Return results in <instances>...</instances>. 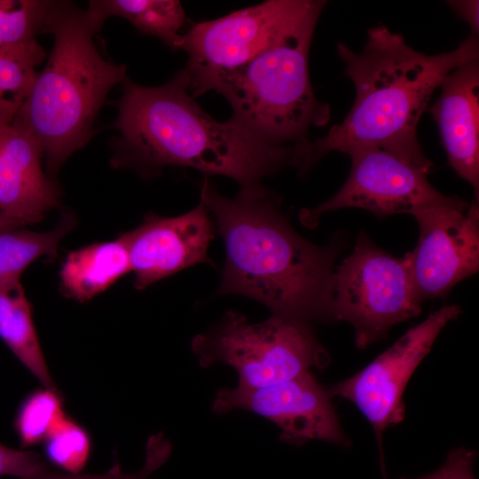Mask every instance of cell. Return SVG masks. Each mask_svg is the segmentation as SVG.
I'll use <instances>...</instances> for the list:
<instances>
[{
    "mask_svg": "<svg viewBox=\"0 0 479 479\" xmlns=\"http://www.w3.org/2000/svg\"><path fill=\"white\" fill-rule=\"evenodd\" d=\"M191 349L204 368L224 364L238 375L239 387L263 388L324 368L329 356L309 324L271 315L249 323L229 310L204 333L195 335Z\"/></svg>",
    "mask_w": 479,
    "mask_h": 479,
    "instance_id": "cell-6",
    "label": "cell"
},
{
    "mask_svg": "<svg viewBox=\"0 0 479 479\" xmlns=\"http://www.w3.org/2000/svg\"><path fill=\"white\" fill-rule=\"evenodd\" d=\"M67 215L47 232L17 227L0 232V287L20 281L23 271L41 256L55 257L60 240L74 227Z\"/></svg>",
    "mask_w": 479,
    "mask_h": 479,
    "instance_id": "cell-19",
    "label": "cell"
},
{
    "mask_svg": "<svg viewBox=\"0 0 479 479\" xmlns=\"http://www.w3.org/2000/svg\"><path fill=\"white\" fill-rule=\"evenodd\" d=\"M351 160L349 177L330 199L313 208L302 209L300 220L312 228L321 216L345 208L367 210L378 217L409 214L446 198L428 182V172L397 155L373 146L344 149Z\"/></svg>",
    "mask_w": 479,
    "mask_h": 479,
    "instance_id": "cell-11",
    "label": "cell"
},
{
    "mask_svg": "<svg viewBox=\"0 0 479 479\" xmlns=\"http://www.w3.org/2000/svg\"><path fill=\"white\" fill-rule=\"evenodd\" d=\"M43 150L27 131L0 127V214L21 226L41 221L59 205V192L44 175Z\"/></svg>",
    "mask_w": 479,
    "mask_h": 479,
    "instance_id": "cell-15",
    "label": "cell"
},
{
    "mask_svg": "<svg viewBox=\"0 0 479 479\" xmlns=\"http://www.w3.org/2000/svg\"><path fill=\"white\" fill-rule=\"evenodd\" d=\"M331 395L310 373L263 388H223L212 401V412L255 413L273 422L280 439L294 445L319 440L348 446Z\"/></svg>",
    "mask_w": 479,
    "mask_h": 479,
    "instance_id": "cell-12",
    "label": "cell"
},
{
    "mask_svg": "<svg viewBox=\"0 0 479 479\" xmlns=\"http://www.w3.org/2000/svg\"><path fill=\"white\" fill-rule=\"evenodd\" d=\"M51 471L40 454L19 451L0 444V476L37 479Z\"/></svg>",
    "mask_w": 479,
    "mask_h": 479,
    "instance_id": "cell-25",
    "label": "cell"
},
{
    "mask_svg": "<svg viewBox=\"0 0 479 479\" xmlns=\"http://www.w3.org/2000/svg\"><path fill=\"white\" fill-rule=\"evenodd\" d=\"M216 227L202 201L177 216H148L121 234L126 243L134 286L142 290L187 267L210 263L208 249Z\"/></svg>",
    "mask_w": 479,
    "mask_h": 479,
    "instance_id": "cell-13",
    "label": "cell"
},
{
    "mask_svg": "<svg viewBox=\"0 0 479 479\" xmlns=\"http://www.w3.org/2000/svg\"><path fill=\"white\" fill-rule=\"evenodd\" d=\"M90 449L88 432L67 416L44 440L47 459L68 474H79L83 469Z\"/></svg>",
    "mask_w": 479,
    "mask_h": 479,
    "instance_id": "cell-23",
    "label": "cell"
},
{
    "mask_svg": "<svg viewBox=\"0 0 479 479\" xmlns=\"http://www.w3.org/2000/svg\"><path fill=\"white\" fill-rule=\"evenodd\" d=\"M419 225L416 247L405 259L417 300L446 295L479 269V208L457 196L412 213Z\"/></svg>",
    "mask_w": 479,
    "mask_h": 479,
    "instance_id": "cell-9",
    "label": "cell"
},
{
    "mask_svg": "<svg viewBox=\"0 0 479 479\" xmlns=\"http://www.w3.org/2000/svg\"><path fill=\"white\" fill-rule=\"evenodd\" d=\"M318 18L307 20L242 66L188 84L193 98L208 90L221 94L232 109V118L258 136L304 153L309 169V131L330 120V107L317 99L309 73Z\"/></svg>",
    "mask_w": 479,
    "mask_h": 479,
    "instance_id": "cell-5",
    "label": "cell"
},
{
    "mask_svg": "<svg viewBox=\"0 0 479 479\" xmlns=\"http://www.w3.org/2000/svg\"><path fill=\"white\" fill-rule=\"evenodd\" d=\"M337 53L344 75L354 84L355 98L341 123L311 141L310 167L331 151L373 146L428 173L433 163L418 139L420 119L442 80L459 66L479 59L475 35L453 51L427 55L381 25L368 30L361 51L339 43Z\"/></svg>",
    "mask_w": 479,
    "mask_h": 479,
    "instance_id": "cell-3",
    "label": "cell"
},
{
    "mask_svg": "<svg viewBox=\"0 0 479 479\" xmlns=\"http://www.w3.org/2000/svg\"><path fill=\"white\" fill-rule=\"evenodd\" d=\"M460 313L461 309L456 304L432 312L360 372L328 389L332 397H339L354 404L373 427L384 479L382 434L404 419L403 395L410 378L443 328Z\"/></svg>",
    "mask_w": 479,
    "mask_h": 479,
    "instance_id": "cell-10",
    "label": "cell"
},
{
    "mask_svg": "<svg viewBox=\"0 0 479 479\" xmlns=\"http://www.w3.org/2000/svg\"><path fill=\"white\" fill-rule=\"evenodd\" d=\"M326 4L269 0L194 24L182 35L180 45L188 55L187 84L242 66L307 20L320 16Z\"/></svg>",
    "mask_w": 479,
    "mask_h": 479,
    "instance_id": "cell-8",
    "label": "cell"
},
{
    "mask_svg": "<svg viewBox=\"0 0 479 479\" xmlns=\"http://www.w3.org/2000/svg\"><path fill=\"white\" fill-rule=\"evenodd\" d=\"M130 271L128 248L120 235L71 251L59 271L60 288L67 297L85 302Z\"/></svg>",
    "mask_w": 479,
    "mask_h": 479,
    "instance_id": "cell-16",
    "label": "cell"
},
{
    "mask_svg": "<svg viewBox=\"0 0 479 479\" xmlns=\"http://www.w3.org/2000/svg\"><path fill=\"white\" fill-rule=\"evenodd\" d=\"M420 304L404 257L389 255L361 232L353 252L335 267L333 281L334 318L353 326L356 346L384 339L393 326L417 317Z\"/></svg>",
    "mask_w": 479,
    "mask_h": 479,
    "instance_id": "cell-7",
    "label": "cell"
},
{
    "mask_svg": "<svg viewBox=\"0 0 479 479\" xmlns=\"http://www.w3.org/2000/svg\"><path fill=\"white\" fill-rule=\"evenodd\" d=\"M475 458L476 453L474 451L463 447L453 449L441 467L417 479H475Z\"/></svg>",
    "mask_w": 479,
    "mask_h": 479,
    "instance_id": "cell-26",
    "label": "cell"
},
{
    "mask_svg": "<svg viewBox=\"0 0 479 479\" xmlns=\"http://www.w3.org/2000/svg\"><path fill=\"white\" fill-rule=\"evenodd\" d=\"M0 338L44 388L56 389L20 281L0 287Z\"/></svg>",
    "mask_w": 479,
    "mask_h": 479,
    "instance_id": "cell-17",
    "label": "cell"
},
{
    "mask_svg": "<svg viewBox=\"0 0 479 479\" xmlns=\"http://www.w3.org/2000/svg\"><path fill=\"white\" fill-rule=\"evenodd\" d=\"M43 47L32 40L0 46V127L11 124L28 96L44 59Z\"/></svg>",
    "mask_w": 479,
    "mask_h": 479,
    "instance_id": "cell-20",
    "label": "cell"
},
{
    "mask_svg": "<svg viewBox=\"0 0 479 479\" xmlns=\"http://www.w3.org/2000/svg\"><path fill=\"white\" fill-rule=\"evenodd\" d=\"M102 27L105 20L118 16L130 21L141 34L153 35L173 50H180V29L185 13L177 0H93L87 8Z\"/></svg>",
    "mask_w": 479,
    "mask_h": 479,
    "instance_id": "cell-18",
    "label": "cell"
},
{
    "mask_svg": "<svg viewBox=\"0 0 479 479\" xmlns=\"http://www.w3.org/2000/svg\"><path fill=\"white\" fill-rule=\"evenodd\" d=\"M100 29L87 9L51 2L43 33L54 35L53 48L12 123L38 142L51 175L89 142L108 92L127 77L125 65L96 49Z\"/></svg>",
    "mask_w": 479,
    "mask_h": 479,
    "instance_id": "cell-4",
    "label": "cell"
},
{
    "mask_svg": "<svg viewBox=\"0 0 479 479\" xmlns=\"http://www.w3.org/2000/svg\"><path fill=\"white\" fill-rule=\"evenodd\" d=\"M171 444L162 433L152 436L146 444L145 459L137 472H124L115 463L107 472L100 475L61 474L50 471L37 479H151L152 475L161 467L171 453Z\"/></svg>",
    "mask_w": 479,
    "mask_h": 479,
    "instance_id": "cell-24",
    "label": "cell"
},
{
    "mask_svg": "<svg viewBox=\"0 0 479 479\" xmlns=\"http://www.w3.org/2000/svg\"><path fill=\"white\" fill-rule=\"evenodd\" d=\"M225 249L217 294H240L287 319L310 324L334 321L333 281L340 249L300 236L261 184L242 186L233 198L220 194L208 178L200 185Z\"/></svg>",
    "mask_w": 479,
    "mask_h": 479,
    "instance_id": "cell-1",
    "label": "cell"
},
{
    "mask_svg": "<svg viewBox=\"0 0 479 479\" xmlns=\"http://www.w3.org/2000/svg\"><path fill=\"white\" fill-rule=\"evenodd\" d=\"M479 59L450 72L428 107L436 122L450 166L479 191Z\"/></svg>",
    "mask_w": 479,
    "mask_h": 479,
    "instance_id": "cell-14",
    "label": "cell"
},
{
    "mask_svg": "<svg viewBox=\"0 0 479 479\" xmlns=\"http://www.w3.org/2000/svg\"><path fill=\"white\" fill-rule=\"evenodd\" d=\"M122 85L114 123L118 164L152 172L188 167L228 177L241 187L261 184L284 167L302 172L305 166L302 151L273 144L233 118L213 119L190 94L184 69L161 86H143L128 77Z\"/></svg>",
    "mask_w": 479,
    "mask_h": 479,
    "instance_id": "cell-2",
    "label": "cell"
},
{
    "mask_svg": "<svg viewBox=\"0 0 479 479\" xmlns=\"http://www.w3.org/2000/svg\"><path fill=\"white\" fill-rule=\"evenodd\" d=\"M66 417L61 397L56 389L44 388L25 398L15 419V428L22 447L44 441Z\"/></svg>",
    "mask_w": 479,
    "mask_h": 479,
    "instance_id": "cell-21",
    "label": "cell"
},
{
    "mask_svg": "<svg viewBox=\"0 0 479 479\" xmlns=\"http://www.w3.org/2000/svg\"><path fill=\"white\" fill-rule=\"evenodd\" d=\"M452 9L470 26L473 35H475L479 31L478 19V1H448Z\"/></svg>",
    "mask_w": 479,
    "mask_h": 479,
    "instance_id": "cell-27",
    "label": "cell"
},
{
    "mask_svg": "<svg viewBox=\"0 0 479 479\" xmlns=\"http://www.w3.org/2000/svg\"><path fill=\"white\" fill-rule=\"evenodd\" d=\"M51 2L0 0V46L35 40L43 33Z\"/></svg>",
    "mask_w": 479,
    "mask_h": 479,
    "instance_id": "cell-22",
    "label": "cell"
}]
</instances>
